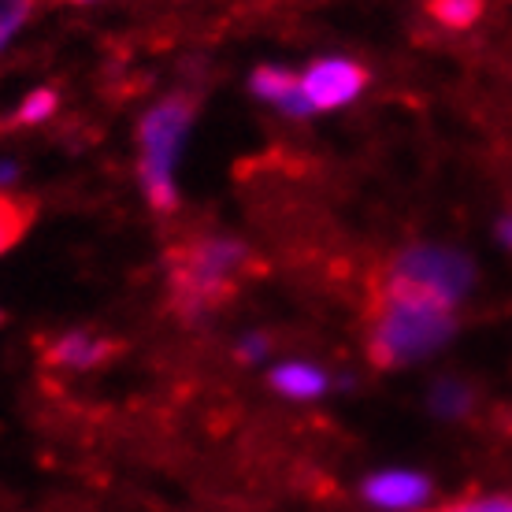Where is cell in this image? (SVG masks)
Instances as JSON below:
<instances>
[{
  "instance_id": "cell-3",
  "label": "cell",
  "mask_w": 512,
  "mask_h": 512,
  "mask_svg": "<svg viewBox=\"0 0 512 512\" xmlns=\"http://www.w3.org/2000/svg\"><path fill=\"white\" fill-rule=\"evenodd\" d=\"M193 101L190 97H171L160 108H153L145 123H141V175H145V190L149 201L160 212L175 208V186H171V160L179 149L182 134L190 127Z\"/></svg>"
},
{
  "instance_id": "cell-9",
  "label": "cell",
  "mask_w": 512,
  "mask_h": 512,
  "mask_svg": "<svg viewBox=\"0 0 512 512\" xmlns=\"http://www.w3.org/2000/svg\"><path fill=\"white\" fill-rule=\"evenodd\" d=\"M34 223V201L0 193V253L12 249L19 238L26 234V227Z\"/></svg>"
},
{
  "instance_id": "cell-1",
  "label": "cell",
  "mask_w": 512,
  "mask_h": 512,
  "mask_svg": "<svg viewBox=\"0 0 512 512\" xmlns=\"http://www.w3.org/2000/svg\"><path fill=\"white\" fill-rule=\"evenodd\" d=\"M260 271L245 245L223 242V238H190L167 253V275H171V305L179 316L193 320L201 312L227 305L242 282Z\"/></svg>"
},
{
  "instance_id": "cell-10",
  "label": "cell",
  "mask_w": 512,
  "mask_h": 512,
  "mask_svg": "<svg viewBox=\"0 0 512 512\" xmlns=\"http://www.w3.org/2000/svg\"><path fill=\"white\" fill-rule=\"evenodd\" d=\"M271 383L290 397H312L323 390V375L305 368V364H286V368H279V372L271 375Z\"/></svg>"
},
{
  "instance_id": "cell-11",
  "label": "cell",
  "mask_w": 512,
  "mask_h": 512,
  "mask_svg": "<svg viewBox=\"0 0 512 512\" xmlns=\"http://www.w3.org/2000/svg\"><path fill=\"white\" fill-rule=\"evenodd\" d=\"M427 12L446 26H472L483 15V0H427Z\"/></svg>"
},
{
  "instance_id": "cell-14",
  "label": "cell",
  "mask_w": 512,
  "mask_h": 512,
  "mask_svg": "<svg viewBox=\"0 0 512 512\" xmlns=\"http://www.w3.org/2000/svg\"><path fill=\"white\" fill-rule=\"evenodd\" d=\"M264 346H268L264 338H249V342H242V349H238V353H242V360H256L260 353H264Z\"/></svg>"
},
{
  "instance_id": "cell-5",
  "label": "cell",
  "mask_w": 512,
  "mask_h": 512,
  "mask_svg": "<svg viewBox=\"0 0 512 512\" xmlns=\"http://www.w3.org/2000/svg\"><path fill=\"white\" fill-rule=\"evenodd\" d=\"M364 67L349 64V60H327V64H316L301 78V93L308 97L312 108H338L346 104L349 97H357L364 90Z\"/></svg>"
},
{
  "instance_id": "cell-8",
  "label": "cell",
  "mask_w": 512,
  "mask_h": 512,
  "mask_svg": "<svg viewBox=\"0 0 512 512\" xmlns=\"http://www.w3.org/2000/svg\"><path fill=\"white\" fill-rule=\"evenodd\" d=\"M253 90L260 93V97H271V101H279L286 116H308V112H312L308 97L301 93V82H297L294 75L279 71V67H264V71H256V75H253Z\"/></svg>"
},
{
  "instance_id": "cell-6",
  "label": "cell",
  "mask_w": 512,
  "mask_h": 512,
  "mask_svg": "<svg viewBox=\"0 0 512 512\" xmlns=\"http://www.w3.org/2000/svg\"><path fill=\"white\" fill-rule=\"evenodd\" d=\"M116 342H101V338H86V334H67L60 342L45 349V360L56 368H93L116 353Z\"/></svg>"
},
{
  "instance_id": "cell-2",
  "label": "cell",
  "mask_w": 512,
  "mask_h": 512,
  "mask_svg": "<svg viewBox=\"0 0 512 512\" xmlns=\"http://www.w3.org/2000/svg\"><path fill=\"white\" fill-rule=\"evenodd\" d=\"M368 323H372V334H368L372 364L394 368L401 360L427 353L453 331V305L427 294L397 290L386 282H372Z\"/></svg>"
},
{
  "instance_id": "cell-12",
  "label": "cell",
  "mask_w": 512,
  "mask_h": 512,
  "mask_svg": "<svg viewBox=\"0 0 512 512\" xmlns=\"http://www.w3.org/2000/svg\"><path fill=\"white\" fill-rule=\"evenodd\" d=\"M56 112V93L52 90H38V93H30L23 101V108L15 112L12 123H41L45 116H52Z\"/></svg>"
},
{
  "instance_id": "cell-13",
  "label": "cell",
  "mask_w": 512,
  "mask_h": 512,
  "mask_svg": "<svg viewBox=\"0 0 512 512\" xmlns=\"http://www.w3.org/2000/svg\"><path fill=\"white\" fill-rule=\"evenodd\" d=\"M26 12H30V0H0V41L23 23Z\"/></svg>"
},
{
  "instance_id": "cell-7",
  "label": "cell",
  "mask_w": 512,
  "mask_h": 512,
  "mask_svg": "<svg viewBox=\"0 0 512 512\" xmlns=\"http://www.w3.org/2000/svg\"><path fill=\"white\" fill-rule=\"evenodd\" d=\"M368 498L375 505H386V509H405V505H416V501L427 498V479L409 472L375 475L372 483H368Z\"/></svg>"
},
{
  "instance_id": "cell-4",
  "label": "cell",
  "mask_w": 512,
  "mask_h": 512,
  "mask_svg": "<svg viewBox=\"0 0 512 512\" xmlns=\"http://www.w3.org/2000/svg\"><path fill=\"white\" fill-rule=\"evenodd\" d=\"M386 268L394 271V275H401V279H409L412 286H420V290L446 297V301H457L461 290L468 286V264H464L461 256L438 253V249L405 253L397 256L394 264H386Z\"/></svg>"
}]
</instances>
